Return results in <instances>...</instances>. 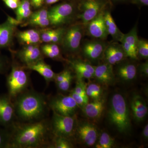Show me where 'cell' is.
<instances>
[{
	"mask_svg": "<svg viewBox=\"0 0 148 148\" xmlns=\"http://www.w3.org/2000/svg\"><path fill=\"white\" fill-rule=\"evenodd\" d=\"M58 29H47L44 31L40 34L41 41L43 42L46 43H51V38L54 36Z\"/></svg>",
	"mask_w": 148,
	"mask_h": 148,
	"instance_id": "cell-37",
	"label": "cell"
},
{
	"mask_svg": "<svg viewBox=\"0 0 148 148\" xmlns=\"http://www.w3.org/2000/svg\"><path fill=\"white\" fill-rule=\"evenodd\" d=\"M14 99L15 116L20 123L33 122L45 119L49 105L44 94L25 90Z\"/></svg>",
	"mask_w": 148,
	"mask_h": 148,
	"instance_id": "cell-2",
	"label": "cell"
},
{
	"mask_svg": "<svg viewBox=\"0 0 148 148\" xmlns=\"http://www.w3.org/2000/svg\"><path fill=\"white\" fill-rule=\"evenodd\" d=\"M138 40L136 27L132 28L129 33L123 34L120 42L127 57L134 60L138 59L137 46Z\"/></svg>",
	"mask_w": 148,
	"mask_h": 148,
	"instance_id": "cell-12",
	"label": "cell"
},
{
	"mask_svg": "<svg viewBox=\"0 0 148 148\" xmlns=\"http://www.w3.org/2000/svg\"><path fill=\"white\" fill-rule=\"evenodd\" d=\"M29 24L40 27H46L50 25L48 10L42 8L33 12L29 17Z\"/></svg>",
	"mask_w": 148,
	"mask_h": 148,
	"instance_id": "cell-24",
	"label": "cell"
},
{
	"mask_svg": "<svg viewBox=\"0 0 148 148\" xmlns=\"http://www.w3.org/2000/svg\"><path fill=\"white\" fill-rule=\"evenodd\" d=\"M112 1L115 2H120L124 1L125 0H112Z\"/></svg>",
	"mask_w": 148,
	"mask_h": 148,
	"instance_id": "cell-47",
	"label": "cell"
},
{
	"mask_svg": "<svg viewBox=\"0 0 148 148\" xmlns=\"http://www.w3.org/2000/svg\"><path fill=\"white\" fill-rule=\"evenodd\" d=\"M106 47V45L102 42H88L83 47V53L90 61H96L103 55Z\"/></svg>",
	"mask_w": 148,
	"mask_h": 148,
	"instance_id": "cell-18",
	"label": "cell"
},
{
	"mask_svg": "<svg viewBox=\"0 0 148 148\" xmlns=\"http://www.w3.org/2000/svg\"><path fill=\"white\" fill-rule=\"evenodd\" d=\"M86 85L87 84L83 81V79H77L75 86L72 90L77 94L83 96H87L86 91Z\"/></svg>",
	"mask_w": 148,
	"mask_h": 148,
	"instance_id": "cell-36",
	"label": "cell"
},
{
	"mask_svg": "<svg viewBox=\"0 0 148 148\" xmlns=\"http://www.w3.org/2000/svg\"><path fill=\"white\" fill-rule=\"evenodd\" d=\"M13 103L8 94L0 95V125L10 129L16 119Z\"/></svg>",
	"mask_w": 148,
	"mask_h": 148,
	"instance_id": "cell-8",
	"label": "cell"
},
{
	"mask_svg": "<svg viewBox=\"0 0 148 148\" xmlns=\"http://www.w3.org/2000/svg\"><path fill=\"white\" fill-rule=\"evenodd\" d=\"M83 144L91 147L96 144L98 137V130L94 124L87 121L77 123L75 135Z\"/></svg>",
	"mask_w": 148,
	"mask_h": 148,
	"instance_id": "cell-9",
	"label": "cell"
},
{
	"mask_svg": "<svg viewBox=\"0 0 148 148\" xmlns=\"http://www.w3.org/2000/svg\"><path fill=\"white\" fill-rule=\"evenodd\" d=\"M138 69L135 64L130 63H124L118 67L116 74L119 78L125 82H130L136 78Z\"/></svg>",
	"mask_w": 148,
	"mask_h": 148,
	"instance_id": "cell-22",
	"label": "cell"
},
{
	"mask_svg": "<svg viewBox=\"0 0 148 148\" xmlns=\"http://www.w3.org/2000/svg\"><path fill=\"white\" fill-rule=\"evenodd\" d=\"M103 0H82L80 3L82 13L79 17L84 24H88L98 16L106 5Z\"/></svg>",
	"mask_w": 148,
	"mask_h": 148,
	"instance_id": "cell-11",
	"label": "cell"
},
{
	"mask_svg": "<svg viewBox=\"0 0 148 148\" xmlns=\"http://www.w3.org/2000/svg\"><path fill=\"white\" fill-rule=\"evenodd\" d=\"M32 6L30 0H21L18 8L15 10L16 19L22 22L29 18L33 13Z\"/></svg>",
	"mask_w": 148,
	"mask_h": 148,
	"instance_id": "cell-27",
	"label": "cell"
},
{
	"mask_svg": "<svg viewBox=\"0 0 148 148\" xmlns=\"http://www.w3.org/2000/svg\"><path fill=\"white\" fill-rule=\"evenodd\" d=\"M57 0H44V3H45L46 4L50 5L53 4L55 3L58 2Z\"/></svg>",
	"mask_w": 148,
	"mask_h": 148,
	"instance_id": "cell-46",
	"label": "cell"
},
{
	"mask_svg": "<svg viewBox=\"0 0 148 148\" xmlns=\"http://www.w3.org/2000/svg\"><path fill=\"white\" fill-rule=\"evenodd\" d=\"M139 71L140 74L143 76L148 77V62L146 61L140 65L139 68Z\"/></svg>",
	"mask_w": 148,
	"mask_h": 148,
	"instance_id": "cell-40",
	"label": "cell"
},
{
	"mask_svg": "<svg viewBox=\"0 0 148 148\" xmlns=\"http://www.w3.org/2000/svg\"><path fill=\"white\" fill-rule=\"evenodd\" d=\"M71 73V72L69 70H65L61 73L58 74H56L55 78H54V81L57 84L61 82L66 79L67 77Z\"/></svg>",
	"mask_w": 148,
	"mask_h": 148,
	"instance_id": "cell-38",
	"label": "cell"
},
{
	"mask_svg": "<svg viewBox=\"0 0 148 148\" xmlns=\"http://www.w3.org/2000/svg\"><path fill=\"white\" fill-rule=\"evenodd\" d=\"M130 108L133 117L136 121H143L148 114V107L144 98L138 94L132 96Z\"/></svg>",
	"mask_w": 148,
	"mask_h": 148,
	"instance_id": "cell-16",
	"label": "cell"
},
{
	"mask_svg": "<svg viewBox=\"0 0 148 148\" xmlns=\"http://www.w3.org/2000/svg\"><path fill=\"white\" fill-rule=\"evenodd\" d=\"M77 123L75 116H64L53 112L50 123L51 133L53 136L71 139L75 135Z\"/></svg>",
	"mask_w": 148,
	"mask_h": 148,
	"instance_id": "cell-5",
	"label": "cell"
},
{
	"mask_svg": "<svg viewBox=\"0 0 148 148\" xmlns=\"http://www.w3.org/2000/svg\"><path fill=\"white\" fill-rule=\"evenodd\" d=\"M106 101L104 98L88 103L82 109L84 113L88 118L97 119L102 116L105 108Z\"/></svg>",
	"mask_w": 148,
	"mask_h": 148,
	"instance_id": "cell-20",
	"label": "cell"
},
{
	"mask_svg": "<svg viewBox=\"0 0 148 148\" xmlns=\"http://www.w3.org/2000/svg\"><path fill=\"white\" fill-rule=\"evenodd\" d=\"M73 78V76L72 75V73H71L64 81L56 84L58 89L63 92L68 91L71 87Z\"/></svg>",
	"mask_w": 148,
	"mask_h": 148,
	"instance_id": "cell-35",
	"label": "cell"
},
{
	"mask_svg": "<svg viewBox=\"0 0 148 148\" xmlns=\"http://www.w3.org/2000/svg\"><path fill=\"white\" fill-rule=\"evenodd\" d=\"M115 140L106 132H103L99 137L98 143L95 145L97 148H111L115 145Z\"/></svg>",
	"mask_w": 148,
	"mask_h": 148,
	"instance_id": "cell-30",
	"label": "cell"
},
{
	"mask_svg": "<svg viewBox=\"0 0 148 148\" xmlns=\"http://www.w3.org/2000/svg\"><path fill=\"white\" fill-rule=\"evenodd\" d=\"M17 37L21 42L26 45L37 44L41 41L40 34L35 29H29L19 32Z\"/></svg>",
	"mask_w": 148,
	"mask_h": 148,
	"instance_id": "cell-26",
	"label": "cell"
},
{
	"mask_svg": "<svg viewBox=\"0 0 148 148\" xmlns=\"http://www.w3.org/2000/svg\"><path fill=\"white\" fill-rule=\"evenodd\" d=\"M108 116L111 123L120 132H126L130 129L129 108L125 98L120 93H116L112 97Z\"/></svg>",
	"mask_w": 148,
	"mask_h": 148,
	"instance_id": "cell-3",
	"label": "cell"
},
{
	"mask_svg": "<svg viewBox=\"0 0 148 148\" xmlns=\"http://www.w3.org/2000/svg\"><path fill=\"white\" fill-rule=\"evenodd\" d=\"M41 51L37 44L26 45L19 51L18 58L27 66L42 59Z\"/></svg>",
	"mask_w": 148,
	"mask_h": 148,
	"instance_id": "cell-13",
	"label": "cell"
},
{
	"mask_svg": "<svg viewBox=\"0 0 148 148\" xmlns=\"http://www.w3.org/2000/svg\"><path fill=\"white\" fill-rule=\"evenodd\" d=\"M103 55L106 63L112 66L120 63L127 57L121 44L116 42L106 46Z\"/></svg>",
	"mask_w": 148,
	"mask_h": 148,
	"instance_id": "cell-14",
	"label": "cell"
},
{
	"mask_svg": "<svg viewBox=\"0 0 148 148\" xmlns=\"http://www.w3.org/2000/svg\"><path fill=\"white\" fill-rule=\"evenodd\" d=\"M41 50L43 53L49 58L56 60L64 59L61 56L60 49L55 43H51L43 45Z\"/></svg>",
	"mask_w": 148,
	"mask_h": 148,
	"instance_id": "cell-28",
	"label": "cell"
},
{
	"mask_svg": "<svg viewBox=\"0 0 148 148\" xmlns=\"http://www.w3.org/2000/svg\"><path fill=\"white\" fill-rule=\"evenodd\" d=\"M52 139L50 148H71L73 145L71 139L64 137L53 136Z\"/></svg>",
	"mask_w": 148,
	"mask_h": 148,
	"instance_id": "cell-31",
	"label": "cell"
},
{
	"mask_svg": "<svg viewBox=\"0 0 148 148\" xmlns=\"http://www.w3.org/2000/svg\"><path fill=\"white\" fill-rule=\"evenodd\" d=\"M75 11L73 4L65 2L52 7L48 10V17L51 25L61 26L67 23L71 18Z\"/></svg>",
	"mask_w": 148,
	"mask_h": 148,
	"instance_id": "cell-7",
	"label": "cell"
},
{
	"mask_svg": "<svg viewBox=\"0 0 148 148\" xmlns=\"http://www.w3.org/2000/svg\"><path fill=\"white\" fill-rule=\"evenodd\" d=\"M137 53L138 57L143 58H147L148 57V42L147 41L144 40H138L137 46Z\"/></svg>",
	"mask_w": 148,
	"mask_h": 148,
	"instance_id": "cell-33",
	"label": "cell"
},
{
	"mask_svg": "<svg viewBox=\"0 0 148 148\" xmlns=\"http://www.w3.org/2000/svg\"><path fill=\"white\" fill-rule=\"evenodd\" d=\"M6 5L9 8L12 10H16L19 5V0H3Z\"/></svg>",
	"mask_w": 148,
	"mask_h": 148,
	"instance_id": "cell-39",
	"label": "cell"
},
{
	"mask_svg": "<svg viewBox=\"0 0 148 148\" xmlns=\"http://www.w3.org/2000/svg\"><path fill=\"white\" fill-rule=\"evenodd\" d=\"M7 21L11 25H12V26L15 27L20 25L22 23V21H19L16 18H14L11 16H9V15H8Z\"/></svg>",
	"mask_w": 148,
	"mask_h": 148,
	"instance_id": "cell-42",
	"label": "cell"
},
{
	"mask_svg": "<svg viewBox=\"0 0 148 148\" xmlns=\"http://www.w3.org/2000/svg\"><path fill=\"white\" fill-rule=\"evenodd\" d=\"M86 94L88 98L93 101L99 100L102 98L103 89L98 84L91 83L86 85Z\"/></svg>",
	"mask_w": 148,
	"mask_h": 148,
	"instance_id": "cell-29",
	"label": "cell"
},
{
	"mask_svg": "<svg viewBox=\"0 0 148 148\" xmlns=\"http://www.w3.org/2000/svg\"><path fill=\"white\" fill-rule=\"evenodd\" d=\"M69 95L73 98L79 108L82 109L89 102V98L87 96H83L77 94L72 90L70 92Z\"/></svg>",
	"mask_w": 148,
	"mask_h": 148,
	"instance_id": "cell-34",
	"label": "cell"
},
{
	"mask_svg": "<svg viewBox=\"0 0 148 148\" xmlns=\"http://www.w3.org/2000/svg\"><path fill=\"white\" fill-rule=\"evenodd\" d=\"M19 1H20V0H19Z\"/></svg>",
	"mask_w": 148,
	"mask_h": 148,
	"instance_id": "cell-48",
	"label": "cell"
},
{
	"mask_svg": "<svg viewBox=\"0 0 148 148\" xmlns=\"http://www.w3.org/2000/svg\"><path fill=\"white\" fill-rule=\"evenodd\" d=\"M24 67L28 70H33L38 72L43 77L47 83L54 81L56 74L53 71L51 67L45 63L43 59Z\"/></svg>",
	"mask_w": 148,
	"mask_h": 148,
	"instance_id": "cell-21",
	"label": "cell"
},
{
	"mask_svg": "<svg viewBox=\"0 0 148 148\" xmlns=\"http://www.w3.org/2000/svg\"><path fill=\"white\" fill-rule=\"evenodd\" d=\"M49 107L53 112L64 116H75L79 107L70 95H56L48 101Z\"/></svg>",
	"mask_w": 148,
	"mask_h": 148,
	"instance_id": "cell-6",
	"label": "cell"
},
{
	"mask_svg": "<svg viewBox=\"0 0 148 148\" xmlns=\"http://www.w3.org/2000/svg\"><path fill=\"white\" fill-rule=\"evenodd\" d=\"M9 148H50L52 135L47 120L15 123L10 128Z\"/></svg>",
	"mask_w": 148,
	"mask_h": 148,
	"instance_id": "cell-1",
	"label": "cell"
},
{
	"mask_svg": "<svg viewBox=\"0 0 148 148\" xmlns=\"http://www.w3.org/2000/svg\"><path fill=\"white\" fill-rule=\"evenodd\" d=\"M26 70L24 66L17 64H14L12 67L7 79L8 95L12 100L26 90L29 86V77Z\"/></svg>",
	"mask_w": 148,
	"mask_h": 148,
	"instance_id": "cell-4",
	"label": "cell"
},
{
	"mask_svg": "<svg viewBox=\"0 0 148 148\" xmlns=\"http://www.w3.org/2000/svg\"><path fill=\"white\" fill-rule=\"evenodd\" d=\"M104 20L108 35H110L115 41L120 42L124 34L118 28L110 12L104 13Z\"/></svg>",
	"mask_w": 148,
	"mask_h": 148,
	"instance_id": "cell-25",
	"label": "cell"
},
{
	"mask_svg": "<svg viewBox=\"0 0 148 148\" xmlns=\"http://www.w3.org/2000/svg\"><path fill=\"white\" fill-rule=\"evenodd\" d=\"M143 138L146 140H148V124H146L144 127L143 131Z\"/></svg>",
	"mask_w": 148,
	"mask_h": 148,
	"instance_id": "cell-44",
	"label": "cell"
},
{
	"mask_svg": "<svg viewBox=\"0 0 148 148\" xmlns=\"http://www.w3.org/2000/svg\"><path fill=\"white\" fill-rule=\"evenodd\" d=\"M71 64L76 74L77 79H90L94 77L95 67L87 61L75 60Z\"/></svg>",
	"mask_w": 148,
	"mask_h": 148,
	"instance_id": "cell-19",
	"label": "cell"
},
{
	"mask_svg": "<svg viewBox=\"0 0 148 148\" xmlns=\"http://www.w3.org/2000/svg\"><path fill=\"white\" fill-rule=\"evenodd\" d=\"M15 27L7 21L0 24V48L8 47L11 44Z\"/></svg>",
	"mask_w": 148,
	"mask_h": 148,
	"instance_id": "cell-23",
	"label": "cell"
},
{
	"mask_svg": "<svg viewBox=\"0 0 148 148\" xmlns=\"http://www.w3.org/2000/svg\"><path fill=\"white\" fill-rule=\"evenodd\" d=\"M112 66L106 62L95 67L94 77L102 84L106 85L112 84L115 81Z\"/></svg>",
	"mask_w": 148,
	"mask_h": 148,
	"instance_id": "cell-17",
	"label": "cell"
},
{
	"mask_svg": "<svg viewBox=\"0 0 148 148\" xmlns=\"http://www.w3.org/2000/svg\"><path fill=\"white\" fill-rule=\"evenodd\" d=\"M44 0H30L32 6L35 8H39L42 6Z\"/></svg>",
	"mask_w": 148,
	"mask_h": 148,
	"instance_id": "cell-43",
	"label": "cell"
},
{
	"mask_svg": "<svg viewBox=\"0 0 148 148\" xmlns=\"http://www.w3.org/2000/svg\"><path fill=\"white\" fill-rule=\"evenodd\" d=\"M7 67V61L0 54V73H4Z\"/></svg>",
	"mask_w": 148,
	"mask_h": 148,
	"instance_id": "cell-41",
	"label": "cell"
},
{
	"mask_svg": "<svg viewBox=\"0 0 148 148\" xmlns=\"http://www.w3.org/2000/svg\"><path fill=\"white\" fill-rule=\"evenodd\" d=\"M82 28L80 25H75L69 28L62 38L63 47L67 51L76 52L79 50L82 38Z\"/></svg>",
	"mask_w": 148,
	"mask_h": 148,
	"instance_id": "cell-10",
	"label": "cell"
},
{
	"mask_svg": "<svg viewBox=\"0 0 148 148\" xmlns=\"http://www.w3.org/2000/svg\"><path fill=\"white\" fill-rule=\"evenodd\" d=\"M136 3H138L143 5L148 6V0H134Z\"/></svg>",
	"mask_w": 148,
	"mask_h": 148,
	"instance_id": "cell-45",
	"label": "cell"
},
{
	"mask_svg": "<svg viewBox=\"0 0 148 148\" xmlns=\"http://www.w3.org/2000/svg\"><path fill=\"white\" fill-rule=\"evenodd\" d=\"M10 138V130L0 128V148H9Z\"/></svg>",
	"mask_w": 148,
	"mask_h": 148,
	"instance_id": "cell-32",
	"label": "cell"
},
{
	"mask_svg": "<svg viewBox=\"0 0 148 148\" xmlns=\"http://www.w3.org/2000/svg\"><path fill=\"white\" fill-rule=\"evenodd\" d=\"M88 24V33L91 36L101 40L107 38L108 34L105 24L104 13L101 11Z\"/></svg>",
	"mask_w": 148,
	"mask_h": 148,
	"instance_id": "cell-15",
	"label": "cell"
}]
</instances>
